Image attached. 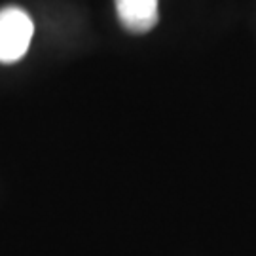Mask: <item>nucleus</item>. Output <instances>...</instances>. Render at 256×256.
<instances>
[{
  "instance_id": "nucleus-1",
  "label": "nucleus",
  "mask_w": 256,
  "mask_h": 256,
  "mask_svg": "<svg viewBox=\"0 0 256 256\" xmlns=\"http://www.w3.org/2000/svg\"><path fill=\"white\" fill-rule=\"evenodd\" d=\"M34 34L32 19L18 6L0 10V63H16L27 54Z\"/></svg>"
},
{
  "instance_id": "nucleus-2",
  "label": "nucleus",
  "mask_w": 256,
  "mask_h": 256,
  "mask_svg": "<svg viewBox=\"0 0 256 256\" xmlns=\"http://www.w3.org/2000/svg\"><path fill=\"white\" fill-rule=\"evenodd\" d=\"M120 23L129 32L142 34L158 23V0H114Z\"/></svg>"
}]
</instances>
